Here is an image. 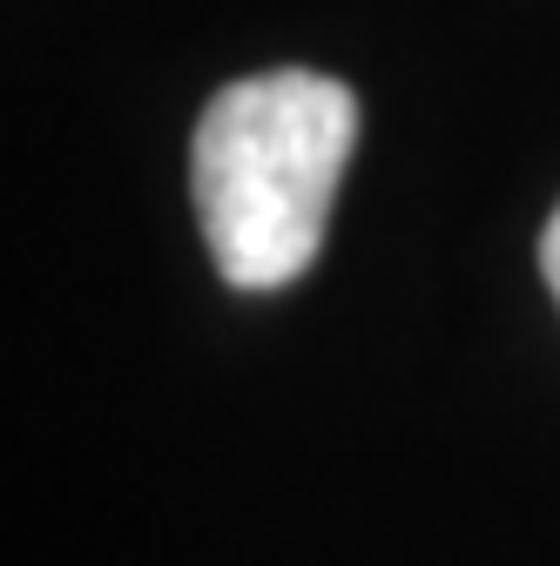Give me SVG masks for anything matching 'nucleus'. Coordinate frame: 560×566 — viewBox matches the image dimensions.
<instances>
[{
	"mask_svg": "<svg viewBox=\"0 0 560 566\" xmlns=\"http://www.w3.org/2000/svg\"><path fill=\"white\" fill-rule=\"evenodd\" d=\"M540 276H547V291L560 304V209L547 217V237H540Z\"/></svg>",
	"mask_w": 560,
	"mask_h": 566,
	"instance_id": "nucleus-2",
	"label": "nucleus"
},
{
	"mask_svg": "<svg viewBox=\"0 0 560 566\" xmlns=\"http://www.w3.org/2000/svg\"><path fill=\"white\" fill-rule=\"evenodd\" d=\"M359 142V102L311 67L230 82L196 122L189 182L224 283L284 291L318 263L331 202Z\"/></svg>",
	"mask_w": 560,
	"mask_h": 566,
	"instance_id": "nucleus-1",
	"label": "nucleus"
}]
</instances>
